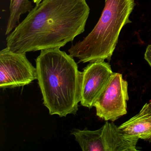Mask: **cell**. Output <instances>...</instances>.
Wrapping results in <instances>:
<instances>
[{"mask_svg": "<svg viewBox=\"0 0 151 151\" xmlns=\"http://www.w3.org/2000/svg\"><path fill=\"white\" fill-rule=\"evenodd\" d=\"M135 5L134 0H106L96 26L82 41L71 45L70 55L83 63L110 60L123 27L131 22Z\"/></svg>", "mask_w": 151, "mask_h": 151, "instance_id": "cell-3", "label": "cell"}, {"mask_svg": "<svg viewBox=\"0 0 151 151\" xmlns=\"http://www.w3.org/2000/svg\"><path fill=\"white\" fill-rule=\"evenodd\" d=\"M32 9V2L29 0H10V14L7 24L6 35H8L19 23L21 16Z\"/></svg>", "mask_w": 151, "mask_h": 151, "instance_id": "cell-8", "label": "cell"}, {"mask_svg": "<svg viewBox=\"0 0 151 151\" xmlns=\"http://www.w3.org/2000/svg\"><path fill=\"white\" fill-rule=\"evenodd\" d=\"M114 72L104 61L90 63L82 72L81 105L91 108L111 79Z\"/></svg>", "mask_w": 151, "mask_h": 151, "instance_id": "cell-6", "label": "cell"}, {"mask_svg": "<svg viewBox=\"0 0 151 151\" xmlns=\"http://www.w3.org/2000/svg\"><path fill=\"white\" fill-rule=\"evenodd\" d=\"M39 85L51 115L76 114L81 101L82 72L73 57L60 48L41 50L36 59Z\"/></svg>", "mask_w": 151, "mask_h": 151, "instance_id": "cell-2", "label": "cell"}, {"mask_svg": "<svg viewBox=\"0 0 151 151\" xmlns=\"http://www.w3.org/2000/svg\"><path fill=\"white\" fill-rule=\"evenodd\" d=\"M90 12L86 0H43L8 35L7 47L19 53L60 48L84 32Z\"/></svg>", "mask_w": 151, "mask_h": 151, "instance_id": "cell-1", "label": "cell"}, {"mask_svg": "<svg viewBox=\"0 0 151 151\" xmlns=\"http://www.w3.org/2000/svg\"><path fill=\"white\" fill-rule=\"evenodd\" d=\"M145 59L151 67V45L147 46L145 55Z\"/></svg>", "mask_w": 151, "mask_h": 151, "instance_id": "cell-9", "label": "cell"}, {"mask_svg": "<svg viewBox=\"0 0 151 151\" xmlns=\"http://www.w3.org/2000/svg\"><path fill=\"white\" fill-rule=\"evenodd\" d=\"M33 2L37 5V4H38L39 3H40L41 1H42L43 0H33Z\"/></svg>", "mask_w": 151, "mask_h": 151, "instance_id": "cell-11", "label": "cell"}, {"mask_svg": "<svg viewBox=\"0 0 151 151\" xmlns=\"http://www.w3.org/2000/svg\"><path fill=\"white\" fill-rule=\"evenodd\" d=\"M144 106L145 108L146 109L149 111H151V101L148 103H146L145 105H144Z\"/></svg>", "mask_w": 151, "mask_h": 151, "instance_id": "cell-10", "label": "cell"}, {"mask_svg": "<svg viewBox=\"0 0 151 151\" xmlns=\"http://www.w3.org/2000/svg\"><path fill=\"white\" fill-rule=\"evenodd\" d=\"M128 83L120 73H114L93 106L96 114L105 121L114 122L127 113Z\"/></svg>", "mask_w": 151, "mask_h": 151, "instance_id": "cell-5", "label": "cell"}, {"mask_svg": "<svg viewBox=\"0 0 151 151\" xmlns=\"http://www.w3.org/2000/svg\"><path fill=\"white\" fill-rule=\"evenodd\" d=\"M126 136L140 139H151V111L144 106L138 114L118 127Z\"/></svg>", "mask_w": 151, "mask_h": 151, "instance_id": "cell-7", "label": "cell"}, {"mask_svg": "<svg viewBox=\"0 0 151 151\" xmlns=\"http://www.w3.org/2000/svg\"><path fill=\"white\" fill-rule=\"evenodd\" d=\"M37 79V68L28 60L26 53L13 52L7 47L1 51V88L23 86Z\"/></svg>", "mask_w": 151, "mask_h": 151, "instance_id": "cell-4", "label": "cell"}]
</instances>
